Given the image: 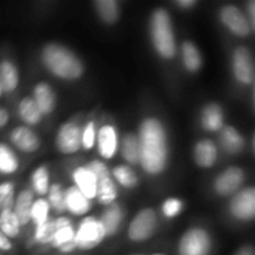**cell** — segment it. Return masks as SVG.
Here are the masks:
<instances>
[{"instance_id": "cell-36", "label": "cell", "mask_w": 255, "mask_h": 255, "mask_svg": "<svg viewBox=\"0 0 255 255\" xmlns=\"http://www.w3.org/2000/svg\"><path fill=\"white\" fill-rule=\"evenodd\" d=\"M96 136H97V126L94 120H88L81 130V149L91 151L96 148Z\"/></svg>"}, {"instance_id": "cell-8", "label": "cell", "mask_w": 255, "mask_h": 255, "mask_svg": "<svg viewBox=\"0 0 255 255\" xmlns=\"http://www.w3.org/2000/svg\"><path fill=\"white\" fill-rule=\"evenodd\" d=\"M218 18L223 27L238 37H250L253 34V27L248 22L245 10L236 4H224L218 10Z\"/></svg>"}, {"instance_id": "cell-43", "label": "cell", "mask_w": 255, "mask_h": 255, "mask_svg": "<svg viewBox=\"0 0 255 255\" xmlns=\"http://www.w3.org/2000/svg\"><path fill=\"white\" fill-rule=\"evenodd\" d=\"M235 255H255V250L253 245H244V247H241L238 251H236V254Z\"/></svg>"}, {"instance_id": "cell-40", "label": "cell", "mask_w": 255, "mask_h": 255, "mask_svg": "<svg viewBox=\"0 0 255 255\" xmlns=\"http://www.w3.org/2000/svg\"><path fill=\"white\" fill-rule=\"evenodd\" d=\"M13 250V244L12 241H9L1 232H0V251H4V253H10Z\"/></svg>"}, {"instance_id": "cell-46", "label": "cell", "mask_w": 255, "mask_h": 255, "mask_svg": "<svg viewBox=\"0 0 255 255\" xmlns=\"http://www.w3.org/2000/svg\"><path fill=\"white\" fill-rule=\"evenodd\" d=\"M133 255H140V254H133Z\"/></svg>"}, {"instance_id": "cell-35", "label": "cell", "mask_w": 255, "mask_h": 255, "mask_svg": "<svg viewBox=\"0 0 255 255\" xmlns=\"http://www.w3.org/2000/svg\"><path fill=\"white\" fill-rule=\"evenodd\" d=\"M55 233V226H54V218H49L46 223H43L39 227H34V236L33 241L37 245H51V241Z\"/></svg>"}, {"instance_id": "cell-17", "label": "cell", "mask_w": 255, "mask_h": 255, "mask_svg": "<svg viewBox=\"0 0 255 255\" xmlns=\"http://www.w3.org/2000/svg\"><path fill=\"white\" fill-rule=\"evenodd\" d=\"M218 143L227 155H239L245 149V137L235 126H224L220 130Z\"/></svg>"}, {"instance_id": "cell-37", "label": "cell", "mask_w": 255, "mask_h": 255, "mask_svg": "<svg viewBox=\"0 0 255 255\" xmlns=\"http://www.w3.org/2000/svg\"><path fill=\"white\" fill-rule=\"evenodd\" d=\"M184 208H185V205L179 197H169L161 203L160 211H161V215L166 220H173V218H178L182 214Z\"/></svg>"}, {"instance_id": "cell-33", "label": "cell", "mask_w": 255, "mask_h": 255, "mask_svg": "<svg viewBox=\"0 0 255 255\" xmlns=\"http://www.w3.org/2000/svg\"><path fill=\"white\" fill-rule=\"evenodd\" d=\"M46 202L57 215H64V187L60 182H54L49 185V190L46 193Z\"/></svg>"}, {"instance_id": "cell-19", "label": "cell", "mask_w": 255, "mask_h": 255, "mask_svg": "<svg viewBox=\"0 0 255 255\" xmlns=\"http://www.w3.org/2000/svg\"><path fill=\"white\" fill-rule=\"evenodd\" d=\"M72 181H73V187L81 191L88 200H96V194H97V178L85 167V166H79L76 169H73L72 172Z\"/></svg>"}, {"instance_id": "cell-47", "label": "cell", "mask_w": 255, "mask_h": 255, "mask_svg": "<svg viewBox=\"0 0 255 255\" xmlns=\"http://www.w3.org/2000/svg\"><path fill=\"white\" fill-rule=\"evenodd\" d=\"M0 211H1V209H0Z\"/></svg>"}, {"instance_id": "cell-24", "label": "cell", "mask_w": 255, "mask_h": 255, "mask_svg": "<svg viewBox=\"0 0 255 255\" xmlns=\"http://www.w3.org/2000/svg\"><path fill=\"white\" fill-rule=\"evenodd\" d=\"M118 152L121 154V157L124 158L127 166H130V167L137 166L139 164V140H137V134L133 133V131L126 133L120 139Z\"/></svg>"}, {"instance_id": "cell-27", "label": "cell", "mask_w": 255, "mask_h": 255, "mask_svg": "<svg viewBox=\"0 0 255 255\" xmlns=\"http://www.w3.org/2000/svg\"><path fill=\"white\" fill-rule=\"evenodd\" d=\"M120 196V190L118 185L115 184V181L112 179L111 175L102 176L97 179V194H96V200L103 205V206H109L112 203H117V199Z\"/></svg>"}, {"instance_id": "cell-12", "label": "cell", "mask_w": 255, "mask_h": 255, "mask_svg": "<svg viewBox=\"0 0 255 255\" xmlns=\"http://www.w3.org/2000/svg\"><path fill=\"white\" fill-rule=\"evenodd\" d=\"M120 146V134L118 128L112 123H105L97 128L96 136V148L103 160H112L118 154Z\"/></svg>"}, {"instance_id": "cell-21", "label": "cell", "mask_w": 255, "mask_h": 255, "mask_svg": "<svg viewBox=\"0 0 255 255\" xmlns=\"http://www.w3.org/2000/svg\"><path fill=\"white\" fill-rule=\"evenodd\" d=\"M178 49L181 54L182 67L188 73H199L203 67V55L199 46L193 40H184Z\"/></svg>"}, {"instance_id": "cell-15", "label": "cell", "mask_w": 255, "mask_h": 255, "mask_svg": "<svg viewBox=\"0 0 255 255\" xmlns=\"http://www.w3.org/2000/svg\"><path fill=\"white\" fill-rule=\"evenodd\" d=\"M218 145L211 139H200L193 146V160L200 169L214 167L218 161Z\"/></svg>"}, {"instance_id": "cell-45", "label": "cell", "mask_w": 255, "mask_h": 255, "mask_svg": "<svg viewBox=\"0 0 255 255\" xmlns=\"http://www.w3.org/2000/svg\"><path fill=\"white\" fill-rule=\"evenodd\" d=\"M151 255H166V254H163V253H154V254H151Z\"/></svg>"}, {"instance_id": "cell-18", "label": "cell", "mask_w": 255, "mask_h": 255, "mask_svg": "<svg viewBox=\"0 0 255 255\" xmlns=\"http://www.w3.org/2000/svg\"><path fill=\"white\" fill-rule=\"evenodd\" d=\"M31 99L34 100L36 106L39 108L43 117L51 115L57 106V96L54 88L48 82H37L33 88Z\"/></svg>"}, {"instance_id": "cell-10", "label": "cell", "mask_w": 255, "mask_h": 255, "mask_svg": "<svg viewBox=\"0 0 255 255\" xmlns=\"http://www.w3.org/2000/svg\"><path fill=\"white\" fill-rule=\"evenodd\" d=\"M81 130L82 126L76 120L63 123L55 134V148L63 155L76 154L81 149Z\"/></svg>"}, {"instance_id": "cell-3", "label": "cell", "mask_w": 255, "mask_h": 255, "mask_svg": "<svg viewBox=\"0 0 255 255\" xmlns=\"http://www.w3.org/2000/svg\"><path fill=\"white\" fill-rule=\"evenodd\" d=\"M149 40L155 54L170 61L178 54V43L170 13L164 7H155L149 15Z\"/></svg>"}, {"instance_id": "cell-38", "label": "cell", "mask_w": 255, "mask_h": 255, "mask_svg": "<svg viewBox=\"0 0 255 255\" xmlns=\"http://www.w3.org/2000/svg\"><path fill=\"white\" fill-rule=\"evenodd\" d=\"M15 200V184L10 181L0 184V209H12Z\"/></svg>"}, {"instance_id": "cell-34", "label": "cell", "mask_w": 255, "mask_h": 255, "mask_svg": "<svg viewBox=\"0 0 255 255\" xmlns=\"http://www.w3.org/2000/svg\"><path fill=\"white\" fill-rule=\"evenodd\" d=\"M51 208L46 202L45 197H37L34 199L33 205H31V211H30V223L34 226V227H39L42 226L43 223H46L51 217Z\"/></svg>"}, {"instance_id": "cell-23", "label": "cell", "mask_w": 255, "mask_h": 255, "mask_svg": "<svg viewBox=\"0 0 255 255\" xmlns=\"http://www.w3.org/2000/svg\"><path fill=\"white\" fill-rule=\"evenodd\" d=\"M51 247L61 254H72L78 251L75 242V226L55 229L54 238L51 241Z\"/></svg>"}, {"instance_id": "cell-7", "label": "cell", "mask_w": 255, "mask_h": 255, "mask_svg": "<svg viewBox=\"0 0 255 255\" xmlns=\"http://www.w3.org/2000/svg\"><path fill=\"white\" fill-rule=\"evenodd\" d=\"M229 214L238 223H251L255 218V190L254 187H244L229 202Z\"/></svg>"}, {"instance_id": "cell-11", "label": "cell", "mask_w": 255, "mask_h": 255, "mask_svg": "<svg viewBox=\"0 0 255 255\" xmlns=\"http://www.w3.org/2000/svg\"><path fill=\"white\" fill-rule=\"evenodd\" d=\"M247 173L239 166H229L217 175L214 181V191L220 197H232L244 188Z\"/></svg>"}, {"instance_id": "cell-9", "label": "cell", "mask_w": 255, "mask_h": 255, "mask_svg": "<svg viewBox=\"0 0 255 255\" xmlns=\"http://www.w3.org/2000/svg\"><path fill=\"white\" fill-rule=\"evenodd\" d=\"M232 73L238 84L244 87L254 85V57L248 46H238L232 54Z\"/></svg>"}, {"instance_id": "cell-13", "label": "cell", "mask_w": 255, "mask_h": 255, "mask_svg": "<svg viewBox=\"0 0 255 255\" xmlns=\"http://www.w3.org/2000/svg\"><path fill=\"white\" fill-rule=\"evenodd\" d=\"M9 142L13 148H16L24 154L36 152L42 143L37 133L27 126H18L12 128V131L9 133Z\"/></svg>"}, {"instance_id": "cell-2", "label": "cell", "mask_w": 255, "mask_h": 255, "mask_svg": "<svg viewBox=\"0 0 255 255\" xmlns=\"http://www.w3.org/2000/svg\"><path fill=\"white\" fill-rule=\"evenodd\" d=\"M42 66L61 81H78L85 73V64L82 58L70 49L67 45L60 42H48L40 49Z\"/></svg>"}, {"instance_id": "cell-5", "label": "cell", "mask_w": 255, "mask_h": 255, "mask_svg": "<svg viewBox=\"0 0 255 255\" xmlns=\"http://www.w3.org/2000/svg\"><path fill=\"white\" fill-rule=\"evenodd\" d=\"M105 230L99 221V217L87 215L81 218L78 227H75V242L78 251H91L105 242Z\"/></svg>"}, {"instance_id": "cell-14", "label": "cell", "mask_w": 255, "mask_h": 255, "mask_svg": "<svg viewBox=\"0 0 255 255\" xmlns=\"http://www.w3.org/2000/svg\"><path fill=\"white\" fill-rule=\"evenodd\" d=\"M93 208V202L88 200L81 191H78L73 185L64 190V209L70 218H84Z\"/></svg>"}, {"instance_id": "cell-44", "label": "cell", "mask_w": 255, "mask_h": 255, "mask_svg": "<svg viewBox=\"0 0 255 255\" xmlns=\"http://www.w3.org/2000/svg\"><path fill=\"white\" fill-rule=\"evenodd\" d=\"M3 94H4V93H3V88H1V85H0V97H1Z\"/></svg>"}, {"instance_id": "cell-20", "label": "cell", "mask_w": 255, "mask_h": 255, "mask_svg": "<svg viewBox=\"0 0 255 255\" xmlns=\"http://www.w3.org/2000/svg\"><path fill=\"white\" fill-rule=\"evenodd\" d=\"M99 221L105 230L106 239L114 238L121 230V226L124 221V211L118 203H112V205L105 208V211L99 217Z\"/></svg>"}, {"instance_id": "cell-16", "label": "cell", "mask_w": 255, "mask_h": 255, "mask_svg": "<svg viewBox=\"0 0 255 255\" xmlns=\"http://www.w3.org/2000/svg\"><path fill=\"white\" fill-rule=\"evenodd\" d=\"M224 126L226 115L223 106L215 102L206 103L200 112V127L208 133H218Z\"/></svg>"}, {"instance_id": "cell-42", "label": "cell", "mask_w": 255, "mask_h": 255, "mask_svg": "<svg viewBox=\"0 0 255 255\" xmlns=\"http://www.w3.org/2000/svg\"><path fill=\"white\" fill-rule=\"evenodd\" d=\"M9 120H10L9 112H7L3 106H0V128L6 127V126H7V123H9Z\"/></svg>"}, {"instance_id": "cell-29", "label": "cell", "mask_w": 255, "mask_h": 255, "mask_svg": "<svg viewBox=\"0 0 255 255\" xmlns=\"http://www.w3.org/2000/svg\"><path fill=\"white\" fill-rule=\"evenodd\" d=\"M111 176L115 181L118 187H123L126 190H133L139 184V176L133 170V167L127 164H118L111 170Z\"/></svg>"}, {"instance_id": "cell-28", "label": "cell", "mask_w": 255, "mask_h": 255, "mask_svg": "<svg viewBox=\"0 0 255 255\" xmlns=\"http://www.w3.org/2000/svg\"><path fill=\"white\" fill-rule=\"evenodd\" d=\"M19 84V72L13 61L3 58L0 60V85L3 88V93H13L18 88Z\"/></svg>"}, {"instance_id": "cell-25", "label": "cell", "mask_w": 255, "mask_h": 255, "mask_svg": "<svg viewBox=\"0 0 255 255\" xmlns=\"http://www.w3.org/2000/svg\"><path fill=\"white\" fill-rule=\"evenodd\" d=\"M16 111H18L19 120L24 123V126H27V127H30V128L42 123L43 115L40 114V111H39V108L36 106L34 100L31 99V96L22 97V99L19 100V103H18Z\"/></svg>"}, {"instance_id": "cell-30", "label": "cell", "mask_w": 255, "mask_h": 255, "mask_svg": "<svg viewBox=\"0 0 255 255\" xmlns=\"http://www.w3.org/2000/svg\"><path fill=\"white\" fill-rule=\"evenodd\" d=\"M30 184H31V191L33 194L39 196V197H43L46 196L48 190H49V185H51V175H49V169L42 164V166H37L31 176H30Z\"/></svg>"}, {"instance_id": "cell-41", "label": "cell", "mask_w": 255, "mask_h": 255, "mask_svg": "<svg viewBox=\"0 0 255 255\" xmlns=\"http://www.w3.org/2000/svg\"><path fill=\"white\" fill-rule=\"evenodd\" d=\"M197 0H176L175 1V6L179 7V9H193L197 6Z\"/></svg>"}, {"instance_id": "cell-22", "label": "cell", "mask_w": 255, "mask_h": 255, "mask_svg": "<svg viewBox=\"0 0 255 255\" xmlns=\"http://www.w3.org/2000/svg\"><path fill=\"white\" fill-rule=\"evenodd\" d=\"M33 202H34V194L30 188H22L13 200L12 211L16 215L21 227H25L30 224V211H31Z\"/></svg>"}, {"instance_id": "cell-26", "label": "cell", "mask_w": 255, "mask_h": 255, "mask_svg": "<svg viewBox=\"0 0 255 255\" xmlns=\"http://www.w3.org/2000/svg\"><path fill=\"white\" fill-rule=\"evenodd\" d=\"M97 16L108 25H114L121 16V3L117 0H96L93 1Z\"/></svg>"}, {"instance_id": "cell-6", "label": "cell", "mask_w": 255, "mask_h": 255, "mask_svg": "<svg viewBox=\"0 0 255 255\" xmlns=\"http://www.w3.org/2000/svg\"><path fill=\"white\" fill-rule=\"evenodd\" d=\"M158 229V214L152 208L140 209L130 221L127 227V236L134 244H143L149 241Z\"/></svg>"}, {"instance_id": "cell-48", "label": "cell", "mask_w": 255, "mask_h": 255, "mask_svg": "<svg viewBox=\"0 0 255 255\" xmlns=\"http://www.w3.org/2000/svg\"><path fill=\"white\" fill-rule=\"evenodd\" d=\"M0 255H1V254H0Z\"/></svg>"}, {"instance_id": "cell-4", "label": "cell", "mask_w": 255, "mask_h": 255, "mask_svg": "<svg viewBox=\"0 0 255 255\" xmlns=\"http://www.w3.org/2000/svg\"><path fill=\"white\" fill-rule=\"evenodd\" d=\"M212 250V235L200 226H194L185 230L181 235L176 247L178 255H211Z\"/></svg>"}, {"instance_id": "cell-32", "label": "cell", "mask_w": 255, "mask_h": 255, "mask_svg": "<svg viewBox=\"0 0 255 255\" xmlns=\"http://www.w3.org/2000/svg\"><path fill=\"white\" fill-rule=\"evenodd\" d=\"M0 232L9 239H16L21 233V224L12 209L0 211Z\"/></svg>"}, {"instance_id": "cell-39", "label": "cell", "mask_w": 255, "mask_h": 255, "mask_svg": "<svg viewBox=\"0 0 255 255\" xmlns=\"http://www.w3.org/2000/svg\"><path fill=\"white\" fill-rule=\"evenodd\" d=\"M247 12H245V15H247V18H248V22L251 24V27H253V30L255 28V1L254 0H250V1H247Z\"/></svg>"}, {"instance_id": "cell-1", "label": "cell", "mask_w": 255, "mask_h": 255, "mask_svg": "<svg viewBox=\"0 0 255 255\" xmlns=\"http://www.w3.org/2000/svg\"><path fill=\"white\" fill-rule=\"evenodd\" d=\"M139 164L149 176L163 175L170 160L169 134L164 123L157 117H145L137 130Z\"/></svg>"}, {"instance_id": "cell-31", "label": "cell", "mask_w": 255, "mask_h": 255, "mask_svg": "<svg viewBox=\"0 0 255 255\" xmlns=\"http://www.w3.org/2000/svg\"><path fill=\"white\" fill-rule=\"evenodd\" d=\"M19 169V158L12 146L0 142V175L9 176Z\"/></svg>"}]
</instances>
